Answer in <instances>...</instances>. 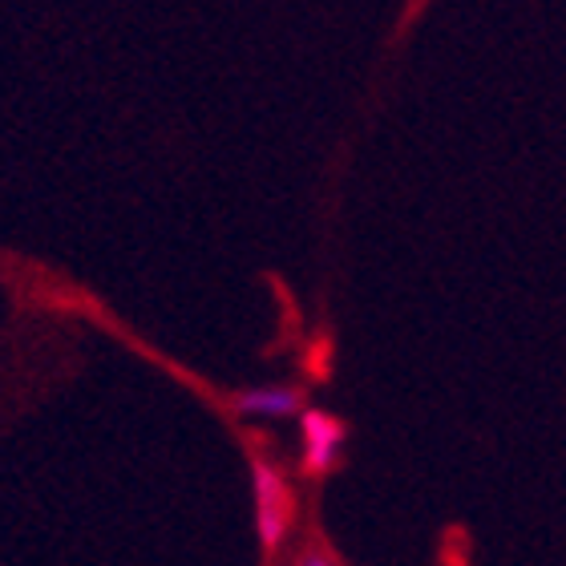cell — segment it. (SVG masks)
<instances>
[{
    "instance_id": "1",
    "label": "cell",
    "mask_w": 566,
    "mask_h": 566,
    "mask_svg": "<svg viewBox=\"0 0 566 566\" xmlns=\"http://www.w3.org/2000/svg\"><path fill=\"white\" fill-rule=\"evenodd\" d=\"M251 502H255V538L263 555H275L292 531V490L268 458L251 461Z\"/></svg>"
},
{
    "instance_id": "3",
    "label": "cell",
    "mask_w": 566,
    "mask_h": 566,
    "mask_svg": "<svg viewBox=\"0 0 566 566\" xmlns=\"http://www.w3.org/2000/svg\"><path fill=\"white\" fill-rule=\"evenodd\" d=\"M235 413L248 421H287L300 413V392L292 385H255L235 397Z\"/></svg>"
},
{
    "instance_id": "2",
    "label": "cell",
    "mask_w": 566,
    "mask_h": 566,
    "mask_svg": "<svg viewBox=\"0 0 566 566\" xmlns=\"http://www.w3.org/2000/svg\"><path fill=\"white\" fill-rule=\"evenodd\" d=\"M344 424L324 409H307L300 413V461L307 473H328L344 453Z\"/></svg>"
}]
</instances>
